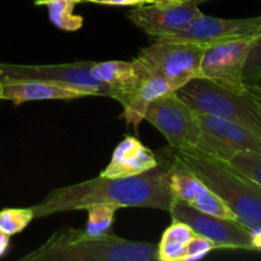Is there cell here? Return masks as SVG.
<instances>
[{
	"label": "cell",
	"instance_id": "cell-1",
	"mask_svg": "<svg viewBox=\"0 0 261 261\" xmlns=\"http://www.w3.org/2000/svg\"><path fill=\"white\" fill-rule=\"evenodd\" d=\"M170 158L144 173L127 177H102L51 191L42 201L31 206L35 218L71 211H86L94 204H115L120 208L140 206L170 211L173 196L166 182Z\"/></svg>",
	"mask_w": 261,
	"mask_h": 261
},
{
	"label": "cell",
	"instance_id": "cell-2",
	"mask_svg": "<svg viewBox=\"0 0 261 261\" xmlns=\"http://www.w3.org/2000/svg\"><path fill=\"white\" fill-rule=\"evenodd\" d=\"M158 246L106 233L92 236L71 227L54 232L22 261H157Z\"/></svg>",
	"mask_w": 261,
	"mask_h": 261
},
{
	"label": "cell",
	"instance_id": "cell-3",
	"mask_svg": "<svg viewBox=\"0 0 261 261\" xmlns=\"http://www.w3.org/2000/svg\"><path fill=\"white\" fill-rule=\"evenodd\" d=\"M173 157L229 206L237 221L251 231L261 229V186L227 161L194 150H171Z\"/></svg>",
	"mask_w": 261,
	"mask_h": 261
},
{
	"label": "cell",
	"instance_id": "cell-4",
	"mask_svg": "<svg viewBox=\"0 0 261 261\" xmlns=\"http://www.w3.org/2000/svg\"><path fill=\"white\" fill-rule=\"evenodd\" d=\"M177 94L195 111L239 124L261 138V105L249 91L233 92L203 78H194Z\"/></svg>",
	"mask_w": 261,
	"mask_h": 261
},
{
	"label": "cell",
	"instance_id": "cell-5",
	"mask_svg": "<svg viewBox=\"0 0 261 261\" xmlns=\"http://www.w3.org/2000/svg\"><path fill=\"white\" fill-rule=\"evenodd\" d=\"M140 50L134 64L140 81L158 76L172 86L175 91L191 79L199 78V68L206 46L160 38Z\"/></svg>",
	"mask_w": 261,
	"mask_h": 261
},
{
	"label": "cell",
	"instance_id": "cell-6",
	"mask_svg": "<svg viewBox=\"0 0 261 261\" xmlns=\"http://www.w3.org/2000/svg\"><path fill=\"white\" fill-rule=\"evenodd\" d=\"M144 120L162 133L175 150L198 152L205 139L198 112L191 109L177 92H170L149 105Z\"/></svg>",
	"mask_w": 261,
	"mask_h": 261
},
{
	"label": "cell",
	"instance_id": "cell-7",
	"mask_svg": "<svg viewBox=\"0 0 261 261\" xmlns=\"http://www.w3.org/2000/svg\"><path fill=\"white\" fill-rule=\"evenodd\" d=\"M93 64V61H76L51 65L0 63V83L10 81H41L76 89L88 96L110 97L115 99L114 91L97 82L91 75V68Z\"/></svg>",
	"mask_w": 261,
	"mask_h": 261
},
{
	"label": "cell",
	"instance_id": "cell-8",
	"mask_svg": "<svg viewBox=\"0 0 261 261\" xmlns=\"http://www.w3.org/2000/svg\"><path fill=\"white\" fill-rule=\"evenodd\" d=\"M168 212L173 221L184 222L190 226L195 234L213 242L216 249L255 251L252 231L237 219L204 213L176 198H173Z\"/></svg>",
	"mask_w": 261,
	"mask_h": 261
},
{
	"label": "cell",
	"instance_id": "cell-9",
	"mask_svg": "<svg viewBox=\"0 0 261 261\" xmlns=\"http://www.w3.org/2000/svg\"><path fill=\"white\" fill-rule=\"evenodd\" d=\"M259 33L206 46L199 68V78L239 93L246 91L244 66Z\"/></svg>",
	"mask_w": 261,
	"mask_h": 261
},
{
	"label": "cell",
	"instance_id": "cell-10",
	"mask_svg": "<svg viewBox=\"0 0 261 261\" xmlns=\"http://www.w3.org/2000/svg\"><path fill=\"white\" fill-rule=\"evenodd\" d=\"M205 0H163L139 5L129 19L153 40L182 31L203 13L198 5Z\"/></svg>",
	"mask_w": 261,
	"mask_h": 261
},
{
	"label": "cell",
	"instance_id": "cell-11",
	"mask_svg": "<svg viewBox=\"0 0 261 261\" xmlns=\"http://www.w3.org/2000/svg\"><path fill=\"white\" fill-rule=\"evenodd\" d=\"M261 32V15L251 18L227 19L203 14L190 23L185 30L165 36V40L193 42L211 46L234 38L247 37ZM160 40V38H158Z\"/></svg>",
	"mask_w": 261,
	"mask_h": 261
},
{
	"label": "cell",
	"instance_id": "cell-12",
	"mask_svg": "<svg viewBox=\"0 0 261 261\" xmlns=\"http://www.w3.org/2000/svg\"><path fill=\"white\" fill-rule=\"evenodd\" d=\"M166 182L173 198L185 201L193 208L222 218L237 219L229 206L193 172L184 167L171 153L166 172Z\"/></svg>",
	"mask_w": 261,
	"mask_h": 261
},
{
	"label": "cell",
	"instance_id": "cell-13",
	"mask_svg": "<svg viewBox=\"0 0 261 261\" xmlns=\"http://www.w3.org/2000/svg\"><path fill=\"white\" fill-rule=\"evenodd\" d=\"M158 163L160 161L149 148L135 138L126 137L115 148L111 161L101 176L117 178L140 175L157 167Z\"/></svg>",
	"mask_w": 261,
	"mask_h": 261
},
{
	"label": "cell",
	"instance_id": "cell-14",
	"mask_svg": "<svg viewBox=\"0 0 261 261\" xmlns=\"http://www.w3.org/2000/svg\"><path fill=\"white\" fill-rule=\"evenodd\" d=\"M88 97L84 92L41 81H10L0 83V99L20 105L30 101H70Z\"/></svg>",
	"mask_w": 261,
	"mask_h": 261
},
{
	"label": "cell",
	"instance_id": "cell-15",
	"mask_svg": "<svg viewBox=\"0 0 261 261\" xmlns=\"http://www.w3.org/2000/svg\"><path fill=\"white\" fill-rule=\"evenodd\" d=\"M170 92H175V89L165 79L158 76L143 79L139 86L120 102L124 107L122 117L126 124L137 130L140 122L144 120L149 105Z\"/></svg>",
	"mask_w": 261,
	"mask_h": 261
},
{
	"label": "cell",
	"instance_id": "cell-16",
	"mask_svg": "<svg viewBox=\"0 0 261 261\" xmlns=\"http://www.w3.org/2000/svg\"><path fill=\"white\" fill-rule=\"evenodd\" d=\"M198 119L205 132L223 140L236 153L254 152L261 154V138L246 127L204 112H198Z\"/></svg>",
	"mask_w": 261,
	"mask_h": 261
},
{
	"label": "cell",
	"instance_id": "cell-17",
	"mask_svg": "<svg viewBox=\"0 0 261 261\" xmlns=\"http://www.w3.org/2000/svg\"><path fill=\"white\" fill-rule=\"evenodd\" d=\"M91 75L99 83L112 89L115 99L121 102L140 84V78L135 71L133 61H103L94 63Z\"/></svg>",
	"mask_w": 261,
	"mask_h": 261
},
{
	"label": "cell",
	"instance_id": "cell-18",
	"mask_svg": "<svg viewBox=\"0 0 261 261\" xmlns=\"http://www.w3.org/2000/svg\"><path fill=\"white\" fill-rule=\"evenodd\" d=\"M195 236L190 226L180 221H173L166 228L161 242L157 245V261H184L188 242Z\"/></svg>",
	"mask_w": 261,
	"mask_h": 261
},
{
	"label": "cell",
	"instance_id": "cell-19",
	"mask_svg": "<svg viewBox=\"0 0 261 261\" xmlns=\"http://www.w3.org/2000/svg\"><path fill=\"white\" fill-rule=\"evenodd\" d=\"M35 4L47 8L50 20L64 31H78L83 25V17L74 14V8L82 0H33Z\"/></svg>",
	"mask_w": 261,
	"mask_h": 261
},
{
	"label": "cell",
	"instance_id": "cell-20",
	"mask_svg": "<svg viewBox=\"0 0 261 261\" xmlns=\"http://www.w3.org/2000/svg\"><path fill=\"white\" fill-rule=\"evenodd\" d=\"M115 204H94L86 209L88 212V221L86 224V232L92 236H102L109 233L115 219V213L119 209Z\"/></svg>",
	"mask_w": 261,
	"mask_h": 261
},
{
	"label": "cell",
	"instance_id": "cell-21",
	"mask_svg": "<svg viewBox=\"0 0 261 261\" xmlns=\"http://www.w3.org/2000/svg\"><path fill=\"white\" fill-rule=\"evenodd\" d=\"M35 218L31 208H8L0 211V231L13 236L22 232Z\"/></svg>",
	"mask_w": 261,
	"mask_h": 261
},
{
	"label": "cell",
	"instance_id": "cell-22",
	"mask_svg": "<svg viewBox=\"0 0 261 261\" xmlns=\"http://www.w3.org/2000/svg\"><path fill=\"white\" fill-rule=\"evenodd\" d=\"M228 163L261 186V154L259 153L237 152Z\"/></svg>",
	"mask_w": 261,
	"mask_h": 261
},
{
	"label": "cell",
	"instance_id": "cell-23",
	"mask_svg": "<svg viewBox=\"0 0 261 261\" xmlns=\"http://www.w3.org/2000/svg\"><path fill=\"white\" fill-rule=\"evenodd\" d=\"M244 81L246 84H261V32L247 55L244 66Z\"/></svg>",
	"mask_w": 261,
	"mask_h": 261
},
{
	"label": "cell",
	"instance_id": "cell-24",
	"mask_svg": "<svg viewBox=\"0 0 261 261\" xmlns=\"http://www.w3.org/2000/svg\"><path fill=\"white\" fill-rule=\"evenodd\" d=\"M217 250L216 246L212 241H209L205 237H201L199 234H195L190 241L188 242L185 249V256L184 261H195L203 259L209 252Z\"/></svg>",
	"mask_w": 261,
	"mask_h": 261
},
{
	"label": "cell",
	"instance_id": "cell-25",
	"mask_svg": "<svg viewBox=\"0 0 261 261\" xmlns=\"http://www.w3.org/2000/svg\"><path fill=\"white\" fill-rule=\"evenodd\" d=\"M82 2L96 3L102 5H117V7H130V5H143L155 3L157 0H82Z\"/></svg>",
	"mask_w": 261,
	"mask_h": 261
},
{
	"label": "cell",
	"instance_id": "cell-26",
	"mask_svg": "<svg viewBox=\"0 0 261 261\" xmlns=\"http://www.w3.org/2000/svg\"><path fill=\"white\" fill-rule=\"evenodd\" d=\"M9 237L7 233L0 231V257L7 252L8 247H9Z\"/></svg>",
	"mask_w": 261,
	"mask_h": 261
},
{
	"label": "cell",
	"instance_id": "cell-27",
	"mask_svg": "<svg viewBox=\"0 0 261 261\" xmlns=\"http://www.w3.org/2000/svg\"><path fill=\"white\" fill-rule=\"evenodd\" d=\"M246 88L252 96L256 98V101L261 105V86L260 84H246Z\"/></svg>",
	"mask_w": 261,
	"mask_h": 261
},
{
	"label": "cell",
	"instance_id": "cell-28",
	"mask_svg": "<svg viewBox=\"0 0 261 261\" xmlns=\"http://www.w3.org/2000/svg\"><path fill=\"white\" fill-rule=\"evenodd\" d=\"M252 236H254V246L255 251H261V229L260 231H252Z\"/></svg>",
	"mask_w": 261,
	"mask_h": 261
},
{
	"label": "cell",
	"instance_id": "cell-29",
	"mask_svg": "<svg viewBox=\"0 0 261 261\" xmlns=\"http://www.w3.org/2000/svg\"><path fill=\"white\" fill-rule=\"evenodd\" d=\"M157 2H163V0H157Z\"/></svg>",
	"mask_w": 261,
	"mask_h": 261
}]
</instances>
